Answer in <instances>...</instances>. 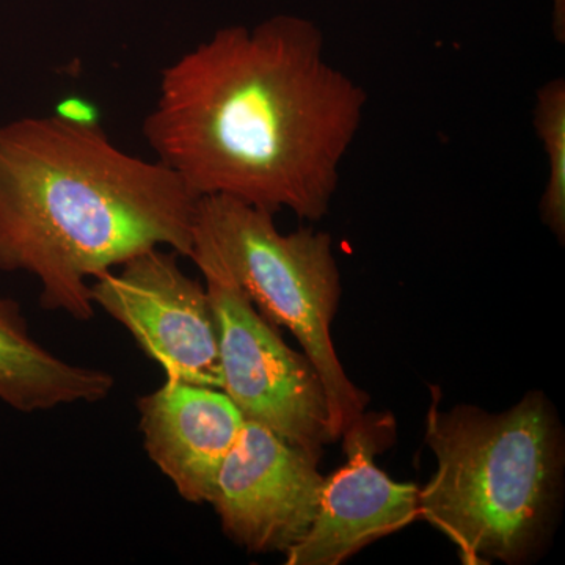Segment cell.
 <instances>
[{
	"instance_id": "6da1fadb",
	"label": "cell",
	"mask_w": 565,
	"mask_h": 565,
	"mask_svg": "<svg viewBox=\"0 0 565 565\" xmlns=\"http://www.w3.org/2000/svg\"><path fill=\"white\" fill-rule=\"evenodd\" d=\"M367 95L313 21L228 25L162 70L141 134L193 195L318 222L329 214Z\"/></svg>"
},
{
	"instance_id": "7a4b0ae2",
	"label": "cell",
	"mask_w": 565,
	"mask_h": 565,
	"mask_svg": "<svg viewBox=\"0 0 565 565\" xmlns=\"http://www.w3.org/2000/svg\"><path fill=\"white\" fill-rule=\"evenodd\" d=\"M199 196L159 161L65 115L0 125V273L28 274L43 310L95 318L92 281L141 252L192 250Z\"/></svg>"
},
{
	"instance_id": "3957f363",
	"label": "cell",
	"mask_w": 565,
	"mask_h": 565,
	"mask_svg": "<svg viewBox=\"0 0 565 565\" xmlns=\"http://www.w3.org/2000/svg\"><path fill=\"white\" fill-rule=\"evenodd\" d=\"M426 441L437 470L419 490V515L457 546L467 565L520 563L552 522L563 471L559 423L542 393L487 414L434 397Z\"/></svg>"
},
{
	"instance_id": "277c9868",
	"label": "cell",
	"mask_w": 565,
	"mask_h": 565,
	"mask_svg": "<svg viewBox=\"0 0 565 565\" xmlns=\"http://www.w3.org/2000/svg\"><path fill=\"white\" fill-rule=\"evenodd\" d=\"M189 259L203 277L239 286L274 326L286 327L321 375L334 440L362 418L367 396L338 359L332 322L341 277L330 234L302 228L281 233L274 214L232 196L196 203Z\"/></svg>"
},
{
	"instance_id": "5b68a950",
	"label": "cell",
	"mask_w": 565,
	"mask_h": 565,
	"mask_svg": "<svg viewBox=\"0 0 565 565\" xmlns=\"http://www.w3.org/2000/svg\"><path fill=\"white\" fill-rule=\"evenodd\" d=\"M204 285L218 322L222 392L244 422L321 459L334 438L329 397L313 362L281 340L239 286L217 277H204Z\"/></svg>"
},
{
	"instance_id": "8992f818",
	"label": "cell",
	"mask_w": 565,
	"mask_h": 565,
	"mask_svg": "<svg viewBox=\"0 0 565 565\" xmlns=\"http://www.w3.org/2000/svg\"><path fill=\"white\" fill-rule=\"evenodd\" d=\"M178 253L150 248L92 281V299L121 323L167 379L222 390L221 340L206 285L182 273Z\"/></svg>"
},
{
	"instance_id": "52a82bcc",
	"label": "cell",
	"mask_w": 565,
	"mask_h": 565,
	"mask_svg": "<svg viewBox=\"0 0 565 565\" xmlns=\"http://www.w3.org/2000/svg\"><path fill=\"white\" fill-rule=\"evenodd\" d=\"M319 459L245 422L223 460L210 503L223 533L247 552H288L318 512Z\"/></svg>"
},
{
	"instance_id": "ba28073f",
	"label": "cell",
	"mask_w": 565,
	"mask_h": 565,
	"mask_svg": "<svg viewBox=\"0 0 565 565\" xmlns=\"http://www.w3.org/2000/svg\"><path fill=\"white\" fill-rule=\"evenodd\" d=\"M390 419L362 418L343 434L348 462L323 478L318 512L288 565H338L363 546L411 525L419 515V489L393 481L375 465Z\"/></svg>"
},
{
	"instance_id": "9c48e42d",
	"label": "cell",
	"mask_w": 565,
	"mask_h": 565,
	"mask_svg": "<svg viewBox=\"0 0 565 565\" xmlns=\"http://www.w3.org/2000/svg\"><path fill=\"white\" fill-rule=\"evenodd\" d=\"M143 448L188 503H210L215 479L244 427L222 390L166 382L137 401Z\"/></svg>"
},
{
	"instance_id": "30bf717a",
	"label": "cell",
	"mask_w": 565,
	"mask_h": 565,
	"mask_svg": "<svg viewBox=\"0 0 565 565\" xmlns=\"http://www.w3.org/2000/svg\"><path fill=\"white\" fill-rule=\"evenodd\" d=\"M102 367L71 363L35 340L21 305L0 296V401L21 414L96 404L114 392Z\"/></svg>"
},
{
	"instance_id": "8fae6325",
	"label": "cell",
	"mask_w": 565,
	"mask_h": 565,
	"mask_svg": "<svg viewBox=\"0 0 565 565\" xmlns=\"http://www.w3.org/2000/svg\"><path fill=\"white\" fill-rule=\"evenodd\" d=\"M534 128L548 159V177L541 200L545 225L564 243L565 236V81L546 82L535 93Z\"/></svg>"
}]
</instances>
